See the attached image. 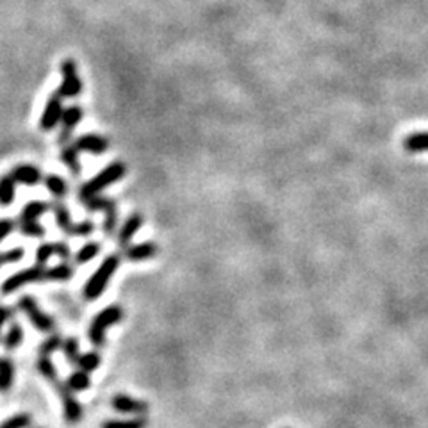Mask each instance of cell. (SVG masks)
<instances>
[{"label":"cell","instance_id":"obj_7","mask_svg":"<svg viewBox=\"0 0 428 428\" xmlns=\"http://www.w3.org/2000/svg\"><path fill=\"white\" fill-rule=\"evenodd\" d=\"M63 99L54 93L50 95V99L46 100V106L43 109V115L39 118V129L45 130V132H50L58 127V123H61V116H63Z\"/></svg>","mask_w":428,"mask_h":428},{"label":"cell","instance_id":"obj_13","mask_svg":"<svg viewBox=\"0 0 428 428\" xmlns=\"http://www.w3.org/2000/svg\"><path fill=\"white\" fill-rule=\"evenodd\" d=\"M143 223H145V218H143L139 213L130 214L129 218L125 220V223H123L118 232V245L122 246V248L129 246V243L132 241V237L138 234V230L141 229Z\"/></svg>","mask_w":428,"mask_h":428},{"label":"cell","instance_id":"obj_3","mask_svg":"<svg viewBox=\"0 0 428 428\" xmlns=\"http://www.w3.org/2000/svg\"><path fill=\"white\" fill-rule=\"evenodd\" d=\"M123 317V309L120 306H109L103 310H100L95 317L92 320V325H89L88 336L92 341L93 346L102 348L106 344V332L109 327L120 323Z\"/></svg>","mask_w":428,"mask_h":428},{"label":"cell","instance_id":"obj_2","mask_svg":"<svg viewBox=\"0 0 428 428\" xmlns=\"http://www.w3.org/2000/svg\"><path fill=\"white\" fill-rule=\"evenodd\" d=\"M125 173H127V166L123 165L122 160H115V163H111L109 166H106V168H103L100 173H96L92 180L82 184V187H80L79 191L80 202L89 199V196L100 195L106 187H109L111 184L122 180L123 177H125Z\"/></svg>","mask_w":428,"mask_h":428},{"label":"cell","instance_id":"obj_16","mask_svg":"<svg viewBox=\"0 0 428 428\" xmlns=\"http://www.w3.org/2000/svg\"><path fill=\"white\" fill-rule=\"evenodd\" d=\"M73 277V268L66 263L58 264V266L45 268L43 270V280H54V282H65Z\"/></svg>","mask_w":428,"mask_h":428},{"label":"cell","instance_id":"obj_23","mask_svg":"<svg viewBox=\"0 0 428 428\" xmlns=\"http://www.w3.org/2000/svg\"><path fill=\"white\" fill-rule=\"evenodd\" d=\"M82 203L86 206V209L88 210H109L113 209V207H116V202L113 199H107V196L102 195H95V196H89V199L82 200Z\"/></svg>","mask_w":428,"mask_h":428},{"label":"cell","instance_id":"obj_9","mask_svg":"<svg viewBox=\"0 0 428 428\" xmlns=\"http://www.w3.org/2000/svg\"><path fill=\"white\" fill-rule=\"evenodd\" d=\"M54 384H56L59 394H61L63 410H65L66 421H68V423H77V421H80V417H82V407H80V403L77 401V398L73 396L72 391H70L65 384L59 382V380H56Z\"/></svg>","mask_w":428,"mask_h":428},{"label":"cell","instance_id":"obj_32","mask_svg":"<svg viewBox=\"0 0 428 428\" xmlns=\"http://www.w3.org/2000/svg\"><path fill=\"white\" fill-rule=\"evenodd\" d=\"M61 346H63V337L59 336V334H54V336H50L49 339L39 346V355H50V353L58 352Z\"/></svg>","mask_w":428,"mask_h":428},{"label":"cell","instance_id":"obj_27","mask_svg":"<svg viewBox=\"0 0 428 428\" xmlns=\"http://www.w3.org/2000/svg\"><path fill=\"white\" fill-rule=\"evenodd\" d=\"M36 367H38L39 373H42L45 379H49L50 382H56V380H59L58 371H56V366H54V363L50 360L49 355H39L38 363H36Z\"/></svg>","mask_w":428,"mask_h":428},{"label":"cell","instance_id":"obj_4","mask_svg":"<svg viewBox=\"0 0 428 428\" xmlns=\"http://www.w3.org/2000/svg\"><path fill=\"white\" fill-rule=\"evenodd\" d=\"M61 86L56 93L61 99H75L82 92V80H80L79 73H77V63L73 59H65L61 63Z\"/></svg>","mask_w":428,"mask_h":428},{"label":"cell","instance_id":"obj_10","mask_svg":"<svg viewBox=\"0 0 428 428\" xmlns=\"http://www.w3.org/2000/svg\"><path fill=\"white\" fill-rule=\"evenodd\" d=\"M111 407L122 414H146L149 413V403L136 398H130L127 394H116L111 400Z\"/></svg>","mask_w":428,"mask_h":428},{"label":"cell","instance_id":"obj_22","mask_svg":"<svg viewBox=\"0 0 428 428\" xmlns=\"http://www.w3.org/2000/svg\"><path fill=\"white\" fill-rule=\"evenodd\" d=\"M65 386L68 387L72 393H75V391H86L89 389V386H92V380H89V374L86 373V371L79 370L75 371V373L70 374Z\"/></svg>","mask_w":428,"mask_h":428},{"label":"cell","instance_id":"obj_36","mask_svg":"<svg viewBox=\"0 0 428 428\" xmlns=\"http://www.w3.org/2000/svg\"><path fill=\"white\" fill-rule=\"evenodd\" d=\"M23 248H13L9 250V252L0 253V266H4V264H11V263H18V260L23 259Z\"/></svg>","mask_w":428,"mask_h":428},{"label":"cell","instance_id":"obj_39","mask_svg":"<svg viewBox=\"0 0 428 428\" xmlns=\"http://www.w3.org/2000/svg\"><path fill=\"white\" fill-rule=\"evenodd\" d=\"M9 316H11V309L0 306V332H2V329H4L6 321L9 320Z\"/></svg>","mask_w":428,"mask_h":428},{"label":"cell","instance_id":"obj_18","mask_svg":"<svg viewBox=\"0 0 428 428\" xmlns=\"http://www.w3.org/2000/svg\"><path fill=\"white\" fill-rule=\"evenodd\" d=\"M49 209V203L45 202L27 203L22 209V213H20V222H38V218H42Z\"/></svg>","mask_w":428,"mask_h":428},{"label":"cell","instance_id":"obj_11","mask_svg":"<svg viewBox=\"0 0 428 428\" xmlns=\"http://www.w3.org/2000/svg\"><path fill=\"white\" fill-rule=\"evenodd\" d=\"M159 253V246L153 241H145L139 245L127 246L125 248V259L130 263H143V260H150Z\"/></svg>","mask_w":428,"mask_h":428},{"label":"cell","instance_id":"obj_8","mask_svg":"<svg viewBox=\"0 0 428 428\" xmlns=\"http://www.w3.org/2000/svg\"><path fill=\"white\" fill-rule=\"evenodd\" d=\"M82 109L79 106H70L66 109H63V116H61V125L63 130L59 134V143L61 145H68L70 139H72V134L75 130V127L79 125L80 120H82Z\"/></svg>","mask_w":428,"mask_h":428},{"label":"cell","instance_id":"obj_30","mask_svg":"<svg viewBox=\"0 0 428 428\" xmlns=\"http://www.w3.org/2000/svg\"><path fill=\"white\" fill-rule=\"evenodd\" d=\"M93 230H95V223L93 222H80V223H72V225L68 227V230H66V234L68 236H79V237H86V236H92Z\"/></svg>","mask_w":428,"mask_h":428},{"label":"cell","instance_id":"obj_25","mask_svg":"<svg viewBox=\"0 0 428 428\" xmlns=\"http://www.w3.org/2000/svg\"><path fill=\"white\" fill-rule=\"evenodd\" d=\"M54 214H56V223H58L59 229L63 230V232H66L68 230V227L72 225V214H70L68 207L65 206V203L61 202H56L54 203Z\"/></svg>","mask_w":428,"mask_h":428},{"label":"cell","instance_id":"obj_6","mask_svg":"<svg viewBox=\"0 0 428 428\" xmlns=\"http://www.w3.org/2000/svg\"><path fill=\"white\" fill-rule=\"evenodd\" d=\"M43 270H45L43 266L25 268V270H22V272L8 277V279L2 282L0 291H2V294H11V293H15V291L22 289L23 286H29V284H32V282H39V280H43Z\"/></svg>","mask_w":428,"mask_h":428},{"label":"cell","instance_id":"obj_5","mask_svg":"<svg viewBox=\"0 0 428 428\" xmlns=\"http://www.w3.org/2000/svg\"><path fill=\"white\" fill-rule=\"evenodd\" d=\"M18 309L32 321V325H34L39 332H52L54 327H56L52 317L39 309L38 302H36L32 296H22V298L18 300Z\"/></svg>","mask_w":428,"mask_h":428},{"label":"cell","instance_id":"obj_35","mask_svg":"<svg viewBox=\"0 0 428 428\" xmlns=\"http://www.w3.org/2000/svg\"><path fill=\"white\" fill-rule=\"evenodd\" d=\"M54 256V243H42L36 250V266H43L49 263L50 257Z\"/></svg>","mask_w":428,"mask_h":428},{"label":"cell","instance_id":"obj_1","mask_svg":"<svg viewBox=\"0 0 428 428\" xmlns=\"http://www.w3.org/2000/svg\"><path fill=\"white\" fill-rule=\"evenodd\" d=\"M120 263H122L120 253H109V256L102 260V264L96 268V272L93 273V275L89 277L88 282H86L84 286L86 300L93 302V300H96L99 296H102L107 284H109V280L113 279V275H115L116 270L120 268Z\"/></svg>","mask_w":428,"mask_h":428},{"label":"cell","instance_id":"obj_38","mask_svg":"<svg viewBox=\"0 0 428 428\" xmlns=\"http://www.w3.org/2000/svg\"><path fill=\"white\" fill-rule=\"evenodd\" d=\"M13 230H15V222L13 220H0V241H4Z\"/></svg>","mask_w":428,"mask_h":428},{"label":"cell","instance_id":"obj_17","mask_svg":"<svg viewBox=\"0 0 428 428\" xmlns=\"http://www.w3.org/2000/svg\"><path fill=\"white\" fill-rule=\"evenodd\" d=\"M403 149L407 152H428V132H414L409 134L403 139Z\"/></svg>","mask_w":428,"mask_h":428},{"label":"cell","instance_id":"obj_37","mask_svg":"<svg viewBox=\"0 0 428 428\" xmlns=\"http://www.w3.org/2000/svg\"><path fill=\"white\" fill-rule=\"evenodd\" d=\"M54 253H58V257H61L63 260H68L72 257V250H70V246L66 245L65 241L54 243Z\"/></svg>","mask_w":428,"mask_h":428},{"label":"cell","instance_id":"obj_31","mask_svg":"<svg viewBox=\"0 0 428 428\" xmlns=\"http://www.w3.org/2000/svg\"><path fill=\"white\" fill-rule=\"evenodd\" d=\"M20 232L29 237H43L46 230L45 227L38 222H22L20 223Z\"/></svg>","mask_w":428,"mask_h":428},{"label":"cell","instance_id":"obj_33","mask_svg":"<svg viewBox=\"0 0 428 428\" xmlns=\"http://www.w3.org/2000/svg\"><path fill=\"white\" fill-rule=\"evenodd\" d=\"M63 352H65L66 359L70 360V363L75 364V360L79 359V341L75 339V337H68V339L63 341Z\"/></svg>","mask_w":428,"mask_h":428},{"label":"cell","instance_id":"obj_14","mask_svg":"<svg viewBox=\"0 0 428 428\" xmlns=\"http://www.w3.org/2000/svg\"><path fill=\"white\" fill-rule=\"evenodd\" d=\"M9 175L15 179L16 184H25V186H36V184H39L43 180V175L42 172H39V168H36V166L32 165L15 166Z\"/></svg>","mask_w":428,"mask_h":428},{"label":"cell","instance_id":"obj_20","mask_svg":"<svg viewBox=\"0 0 428 428\" xmlns=\"http://www.w3.org/2000/svg\"><path fill=\"white\" fill-rule=\"evenodd\" d=\"M13 377H15V364L8 357H2L0 359V391L2 393L11 389Z\"/></svg>","mask_w":428,"mask_h":428},{"label":"cell","instance_id":"obj_15","mask_svg":"<svg viewBox=\"0 0 428 428\" xmlns=\"http://www.w3.org/2000/svg\"><path fill=\"white\" fill-rule=\"evenodd\" d=\"M16 182L11 175L0 177V206L8 207L15 202Z\"/></svg>","mask_w":428,"mask_h":428},{"label":"cell","instance_id":"obj_28","mask_svg":"<svg viewBox=\"0 0 428 428\" xmlns=\"http://www.w3.org/2000/svg\"><path fill=\"white\" fill-rule=\"evenodd\" d=\"M22 341H23L22 327H20V323H13L4 337V346L8 348V350H16V348L22 344Z\"/></svg>","mask_w":428,"mask_h":428},{"label":"cell","instance_id":"obj_21","mask_svg":"<svg viewBox=\"0 0 428 428\" xmlns=\"http://www.w3.org/2000/svg\"><path fill=\"white\" fill-rule=\"evenodd\" d=\"M45 187L49 189V193L54 199H63V196L66 195V191H68V184L59 175H46Z\"/></svg>","mask_w":428,"mask_h":428},{"label":"cell","instance_id":"obj_24","mask_svg":"<svg viewBox=\"0 0 428 428\" xmlns=\"http://www.w3.org/2000/svg\"><path fill=\"white\" fill-rule=\"evenodd\" d=\"M100 363H102V357L96 352H88L84 353V355H79V359L75 360L77 367H79L80 371H86V373L95 371L96 367L100 366Z\"/></svg>","mask_w":428,"mask_h":428},{"label":"cell","instance_id":"obj_12","mask_svg":"<svg viewBox=\"0 0 428 428\" xmlns=\"http://www.w3.org/2000/svg\"><path fill=\"white\" fill-rule=\"evenodd\" d=\"M73 146H75L77 150H82V152L103 153L109 149V141H107L103 136H99V134H84V136H80V138L75 139Z\"/></svg>","mask_w":428,"mask_h":428},{"label":"cell","instance_id":"obj_26","mask_svg":"<svg viewBox=\"0 0 428 428\" xmlns=\"http://www.w3.org/2000/svg\"><path fill=\"white\" fill-rule=\"evenodd\" d=\"M100 250H102V246H100L96 241H89V243H86V245L77 252L75 256L77 264H86L89 263V260H93L96 256H99Z\"/></svg>","mask_w":428,"mask_h":428},{"label":"cell","instance_id":"obj_34","mask_svg":"<svg viewBox=\"0 0 428 428\" xmlns=\"http://www.w3.org/2000/svg\"><path fill=\"white\" fill-rule=\"evenodd\" d=\"M32 420L29 414H16V416L9 417L8 421L0 424V428H29L31 427Z\"/></svg>","mask_w":428,"mask_h":428},{"label":"cell","instance_id":"obj_29","mask_svg":"<svg viewBox=\"0 0 428 428\" xmlns=\"http://www.w3.org/2000/svg\"><path fill=\"white\" fill-rule=\"evenodd\" d=\"M146 420L145 417H134V420H111L106 421L102 428H145Z\"/></svg>","mask_w":428,"mask_h":428},{"label":"cell","instance_id":"obj_19","mask_svg":"<svg viewBox=\"0 0 428 428\" xmlns=\"http://www.w3.org/2000/svg\"><path fill=\"white\" fill-rule=\"evenodd\" d=\"M61 160L65 163L66 168L73 173V175H79L80 173V163H79V150L68 143V145H63L61 149Z\"/></svg>","mask_w":428,"mask_h":428}]
</instances>
